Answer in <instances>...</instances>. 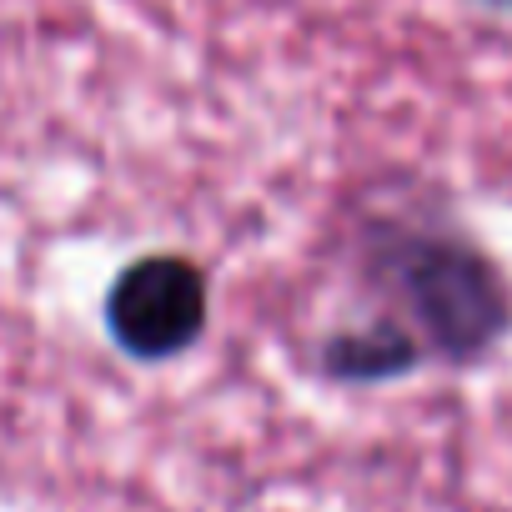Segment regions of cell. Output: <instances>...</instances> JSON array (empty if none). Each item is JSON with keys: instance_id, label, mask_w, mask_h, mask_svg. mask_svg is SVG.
<instances>
[{"instance_id": "obj_1", "label": "cell", "mask_w": 512, "mask_h": 512, "mask_svg": "<svg viewBox=\"0 0 512 512\" xmlns=\"http://www.w3.org/2000/svg\"><path fill=\"white\" fill-rule=\"evenodd\" d=\"M372 287L427 357L477 362L512 332V287L492 256L437 226H382L372 241Z\"/></svg>"}, {"instance_id": "obj_2", "label": "cell", "mask_w": 512, "mask_h": 512, "mask_svg": "<svg viewBox=\"0 0 512 512\" xmlns=\"http://www.w3.org/2000/svg\"><path fill=\"white\" fill-rule=\"evenodd\" d=\"M206 312V272L176 251L136 256L106 292V332L136 362H171L196 347L206 332Z\"/></svg>"}, {"instance_id": "obj_3", "label": "cell", "mask_w": 512, "mask_h": 512, "mask_svg": "<svg viewBox=\"0 0 512 512\" xmlns=\"http://www.w3.org/2000/svg\"><path fill=\"white\" fill-rule=\"evenodd\" d=\"M427 352L417 347V337L407 327H397L392 317H372L362 327H342L322 342V372L332 382H387V377H407L412 367H422Z\"/></svg>"}, {"instance_id": "obj_4", "label": "cell", "mask_w": 512, "mask_h": 512, "mask_svg": "<svg viewBox=\"0 0 512 512\" xmlns=\"http://www.w3.org/2000/svg\"><path fill=\"white\" fill-rule=\"evenodd\" d=\"M482 6H497V11H512V0H482Z\"/></svg>"}]
</instances>
